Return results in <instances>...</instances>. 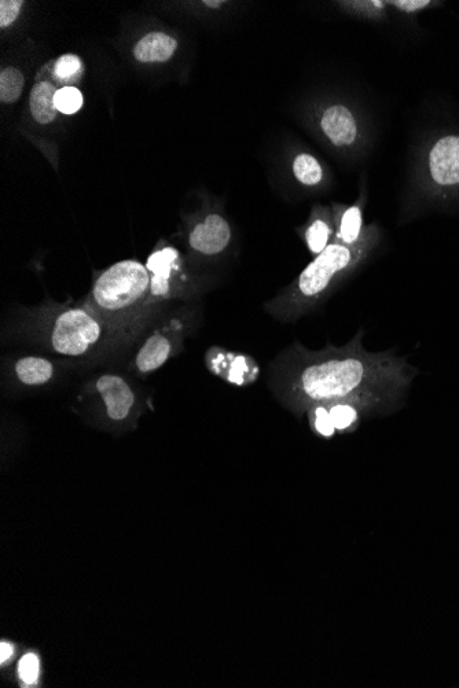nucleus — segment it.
<instances>
[{"mask_svg":"<svg viewBox=\"0 0 459 688\" xmlns=\"http://www.w3.org/2000/svg\"><path fill=\"white\" fill-rule=\"evenodd\" d=\"M363 338L365 330L359 329L344 347L328 344L321 351L295 342L271 366L275 389L295 412L345 401L361 407L366 417L394 414L405 406L420 371L395 349L366 351Z\"/></svg>","mask_w":459,"mask_h":688,"instance_id":"1","label":"nucleus"},{"mask_svg":"<svg viewBox=\"0 0 459 688\" xmlns=\"http://www.w3.org/2000/svg\"><path fill=\"white\" fill-rule=\"evenodd\" d=\"M13 333L66 358L109 356L134 342L106 325L84 303H46L29 311Z\"/></svg>","mask_w":459,"mask_h":688,"instance_id":"2","label":"nucleus"},{"mask_svg":"<svg viewBox=\"0 0 459 688\" xmlns=\"http://www.w3.org/2000/svg\"><path fill=\"white\" fill-rule=\"evenodd\" d=\"M383 241L380 226H367L361 241L347 246L333 241L325 252L315 257L299 277L277 297L264 304V309L277 320L296 322L321 305L341 283L372 257Z\"/></svg>","mask_w":459,"mask_h":688,"instance_id":"3","label":"nucleus"},{"mask_svg":"<svg viewBox=\"0 0 459 688\" xmlns=\"http://www.w3.org/2000/svg\"><path fill=\"white\" fill-rule=\"evenodd\" d=\"M150 274L137 260H123L95 275L83 301L106 325L137 340L153 318L148 308Z\"/></svg>","mask_w":459,"mask_h":688,"instance_id":"4","label":"nucleus"},{"mask_svg":"<svg viewBox=\"0 0 459 688\" xmlns=\"http://www.w3.org/2000/svg\"><path fill=\"white\" fill-rule=\"evenodd\" d=\"M413 212L459 206V130L428 139L410 202Z\"/></svg>","mask_w":459,"mask_h":688,"instance_id":"5","label":"nucleus"},{"mask_svg":"<svg viewBox=\"0 0 459 688\" xmlns=\"http://www.w3.org/2000/svg\"><path fill=\"white\" fill-rule=\"evenodd\" d=\"M150 274V294L148 308L150 314L157 312L159 305L189 296L193 290L189 289V278L185 271L181 252L160 242L150 253L145 264Z\"/></svg>","mask_w":459,"mask_h":688,"instance_id":"6","label":"nucleus"},{"mask_svg":"<svg viewBox=\"0 0 459 688\" xmlns=\"http://www.w3.org/2000/svg\"><path fill=\"white\" fill-rule=\"evenodd\" d=\"M315 124L322 138L337 152L351 153L362 145L361 119L347 103H326L319 109Z\"/></svg>","mask_w":459,"mask_h":688,"instance_id":"7","label":"nucleus"},{"mask_svg":"<svg viewBox=\"0 0 459 688\" xmlns=\"http://www.w3.org/2000/svg\"><path fill=\"white\" fill-rule=\"evenodd\" d=\"M187 333L189 330L186 322L183 323L179 319H172L171 322L157 327L138 349L134 358V369L142 375L159 370L181 351Z\"/></svg>","mask_w":459,"mask_h":688,"instance_id":"8","label":"nucleus"},{"mask_svg":"<svg viewBox=\"0 0 459 688\" xmlns=\"http://www.w3.org/2000/svg\"><path fill=\"white\" fill-rule=\"evenodd\" d=\"M233 239L229 220L222 212L212 211L198 217L187 233V245L194 255L218 257L225 253Z\"/></svg>","mask_w":459,"mask_h":688,"instance_id":"9","label":"nucleus"},{"mask_svg":"<svg viewBox=\"0 0 459 688\" xmlns=\"http://www.w3.org/2000/svg\"><path fill=\"white\" fill-rule=\"evenodd\" d=\"M209 370L230 384L244 386L251 384L259 375V366L255 359L244 353L225 351L223 348H211L207 353Z\"/></svg>","mask_w":459,"mask_h":688,"instance_id":"10","label":"nucleus"},{"mask_svg":"<svg viewBox=\"0 0 459 688\" xmlns=\"http://www.w3.org/2000/svg\"><path fill=\"white\" fill-rule=\"evenodd\" d=\"M95 389L104 401L110 421L123 422L130 417L135 404V393L123 377L117 374L99 375Z\"/></svg>","mask_w":459,"mask_h":688,"instance_id":"11","label":"nucleus"},{"mask_svg":"<svg viewBox=\"0 0 459 688\" xmlns=\"http://www.w3.org/2000/svg\"><path fill=\"white\" fill-rule=\"evenodd\" d=\"M301 238L306 244L308 252L317 257L328 249L334 241L336 226L332 206L314 205L307 223L300 231Z\"/></svg>","mask_w":459,"mask_h":688,"instance_id":"12","label":"nucleus"},{"mask_svg":"<svg viewBox=\"0 0 459 688\" xmlns=\"http://www.w3.org/2000/svg\"><path fill=\"white\" fill-rule=\"evenodd\" d=\"M366 194L362 191L355 204H332L336 235L334 241L339 244L352 246L358 244L365 233L363 224V208H365Z\"/></svg>","mask_w":459,"mask_h":688,"instance_id":"13","label":"nucleus"},{"mask_svg":"<svg viewBox=\"0 0 459 688\" xmlns=\"http://www.w3.org/2000/svg\"><path fill=\"white\" fill-rule=\"evenodd\" d=\"M58 90L60 87L51 80L49 73L43 68L40 69L29 94V110L36 123L50 125L58 119L60 113L55 110L54 105L55 93Z\"/></svg>","mask_w":459,"mask_h":688,"instance_id":"14","label":"nucleus"},{"mask_svg":"<svg viewBox=\"0 0 459 688\" xmlns=\"http://www.w3.org/2000/svg\"><path fill=\"white\" fill-rule=\"evenodd\" d=\"M178 46V40L174 36L161 31H153L146 33L135 43L132 53L135 60L141 64H164L174 57Z\"/></svg>","mask_w":459,"mask_h":688,"instance_id":"15","label":"nucleus"},{"mask_svg":"<svg viewBox=\"0 0 459 688\" xmlns=\"http://www.w3.org/2000/svg\"><path fill=\"white\" fill-rule=\"evenodd\" d=\"M58 87H79L83 82L86 65L76 54H64L42 66Z\"/></svg>","mask_w":459,"mask_h":688,"instance_id":"16","label":"nucleus"},{"mask_svg":"<svg viewBox=\"0 0 459 688\" xmlns=\"http://www.w3.org/2000/svg\"><path fill=\"white\" fill-rule=\"evenodd\" d=\"M14 373L21 384L42 386L53 380L55 364L42 356H24L14 364Z\"/></svg>","mask_w":459,"mask_h":688,"instance_id":"17","label":"nucleus"},{"mask_svg":"<svg viewBox=\"0 0 459 688\" xmlns=\"http://www.w3.org/2000/svg\"><path fill=\"white\" fill-rule=\"evenodd\" d=\"M292 174L297 182L307 189H319L326 183L325 168L311 153L296 154L292 161Z\"/></svg>","mask_w":459,"mask_h":688,"instance_id":"18","label":"nucleus"},{"mask_svg":"<svg viewBox=\"0 0 459 688\" xmlns=\"http://www.w3.org/2000/svg\"><path fill=\"white\" fill-rule=\"evenodd\" d=\"M330 417L339 433H352L361 425L365 411L361 407L352 403H332L328 404Z\"/></svg>","mask_w":459,"mask_h":688,"instance_id":"19","label":"nucleus"},{"mask_svg":"<svg viewBox=\"0 0 459 688\" xmlns=\"http://www.w3.org/2000/svg\"><path fill=\"white\" fill-rule=\"evenodd\" d=\"M25 77L16 66H6L0 71V101L5 105L16 103L24 93Z\"/></svg>","mask_w":459,"mask_h":688,"instance_id":"20","label":"nucleus"},{"mask_svg":"<svg viewBox=\"0 0 459 688\" xmlns=\"http://www.w3.org/2000/svg\"><path fill=\"white\" fill-rule=\"evenodd\" d=\"M339 5L347 13L373 21L385 20L387 18V10L391 7L388 2H380V0H372V2L370 0H363V2H340Z\"/></svg>","mask_w":459,"mask_h":688,"instance_id":"21","label":"nucleus"},{"mask_svg":"<svg viewBox=\"0 0 459 688\" xmlns=\"http://www.w3.org/2000/svg\"><path fill=\"white\" fill-rule=\"evenodd\" d=\"M55 110L64 116L79 113L84 105V97L79 87H62L55 93Z\"/></svg>","mask_w":459,"mask_h":688,"instance_id":"22","label":"nucleus"},{"mask_svg":"<svg viewBox=\"0 0 459 688\" xmlns=\"http://www.w3.org/2000/svg\"><path fill=\"white\" fill-rule=\"evenodd\" d=\"M307 414L315 434L321 436L322 439H332V437L336 436L337 430L334 428L328 406H325V404H314V406L308 408Z\"/></svg>","mask_w":459,"mask_h":688,"instance_id":"23","label":"nucleus"},{"mask_svg":"<svg viewBox=\"0 0 459 688\" xmlns=\"http://www.w3.org/2000/svg\"><path fill=\"white\" fill-rule=\"evenodd\" d=\"M388 3L392 9L398 10L399 13L406 14V16H417L422 11L439 5L438 2H432V0H391Z\"/></svg>","mask_w":459,"mask_h":688,"instance_id":"24","label":"nucleus"},{"mask_svg":"<svg viewBox=\"0 0 459 688\" xmlns=\"http://www.w3.org/2000/svg\"><path fill=\"white\" fill-rule=\"evenodd\" d=\"M39 671V658L35 654L29 653L27 656L22 657L20 665H18V675H20L22 683L32 686V684L38 682Z\"/></svg>","mask_w":459,"mask_h":688,"instance_id":"25","label":"nucleus"},{"mask_svg":"<svg viewBox=\"0 0 459 688\" xmlns=\"http://www.w3.org/2000/svg\"><path fill=\"white\" fill-rule=\"evenodd\" d=\"M25 2L21 0H2L0 2V28L7 29L20 18Z\"/></svg>","mask_w":459,"mask_h":688,"instance_id":"26","label":"nucleus"},{"mask_svg":"<svg viewBox=\"0 0 459 688\" xmlns=\"http://www.w3.org/2000/svg\"><path fill=\"white\" fill-rule=\"evenodd\" d=\"M13 653V646L9 645L7 642L0 643V664H6V662L13 657Z\"/></svg>","mask_w":459,"mask_h":688,"instance_id":"27","label":"nucleus"}]
</instances>
